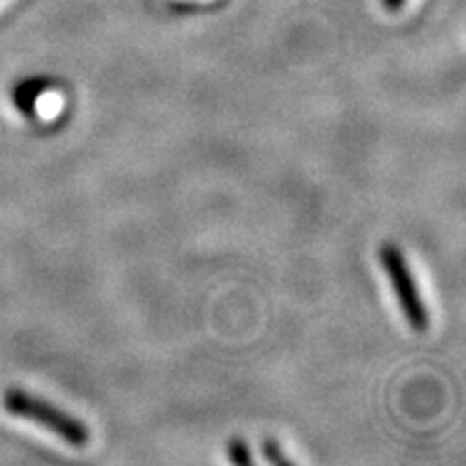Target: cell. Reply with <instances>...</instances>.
Masks as SVG:
<instances>
[{
	"label": "cell",
	"instance_id": "8992f818",
	"mask_svg": "<svg viewBox=\"0 0 466 466\" xmlns=\"http://www.w3.org/2000/svg\"><path fill=\"white\" fill-rule=\"evenodd\" d=\"M382 5H384V9H389V11H400L406 5V0H382Z\"/></svg>",
	"mask_w": 466,
	"mask_h": 466
},
{
	"label": "cell",
	"instance_id": "7a4b0ae2",
	"mask_svg": "<svg viewBox=\"0 0 466 466\" xmlns=\"http://www.w3.org/2000/svg\"><path fill=\"white\" fill-rule=\"evenodd\" d=\"M378 261H380L384 275H387L389 283H391L393 294L400 302L406 322L410 324V329L423 333L430 326V313L421 299V291H419L417 279L412 275L410 266H408L404 250L398 244L384 242L378 248Z\"/></svg>",
	"mask_w": 466,
	"mask_h": 466
},
{
	"label": "cell",
	"instance_id": "3957f363",
	"mask_svg": "<svg viewBox=\"0 0 466 466\" xmlns=\"http://www.w3.org/2000/svg\"><path fill=\"white\" fill-rule=\"evenodd\" d=\"M52 89V83L48 78H26L22 83H17L11 91V102L14 106L25 115H33L35 113V104H37L39 97L44 93H48Z\"/></svg>",
	"mask_w": 466,
	"mask_h": 466
},
{
	"label": "cell",
	"instance_id": "6da1fadb",
	"mask_svg": "<svg viewBox=\"0 0 466 466\" xmlns=\"http://www.w3.org/2000/svg\"><path fill=\"white\" fill-rule=\"evenodd\" d=\"M3 406L14 417L42 425L72 447H85L91 441L89 428L80 419L69 415L63 408L50 404V401L37 398V395L22 391V389H9L3 395Z\"/></svg>",
	"mask_w": 466,
	"mask_h": 466
},
{
	"label": "cell",
	"instance_id": "277c9868",
	"mask_svg": "<svg viewBox=\"0 0 466 466\" xmlns=\"http://www.w3.org/2000/svg\"><path fill=\"white\" fill-rule=\"evenodd\" d=\"M227 456H229L231 464H238V466L253 464V456H250L247 441H242V439L229 441V445H227Z\"/></svg>",
	"mask_w": 466,
	"mask_h": 466
},
{
	"label": "cell",
	"instance_id": "5b68a950",
	"mask_svg": "<svg viewBox=\"0 0 466 466\" xmlns=\"http://www.w3.org/2000/svg\"><path fill=\"white\" fill-rule=\"evenodd\" d=\"M261 453H264V458L268 460L270 464H279V466H289L291 460L285 456L281 445H279L277 441H264L261 442Z\"/></svg>",
	"mask_w": 466,
	"mask_h": 466
}]
</instances>
